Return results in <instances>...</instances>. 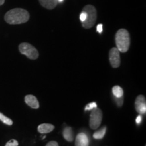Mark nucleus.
<instances>
[{"instance_id": "nucleus-7", "label": "nucleus", "mask_w": 146, "mask_h": 146, "mask_svg": "<svg viewBox=\"0 0 146 146\" xmlns=\"http://www.w3.org/2000/svg\"><path fill=\"white\" fill-rule=\"evenodd\" d=\"M135 107L136 111L139 114H145L146 113V100L145 97L139 95L137 97L135 102Z\"/></svg>"}, {"instance_id": "nucleus-20", "label": "nucleus", "mask_w": 146, "mask_h": 146, "mask_svg": "<svg viewBox=\"0 0 146 146\" xmlns=\"http://www.w3.org/2000/svg\"><path fill=\"white\" fill-rule=\"evenodd\" d=\"M45 146H59V145H58V142L55 141H51L50 142H48Z\"/></svg>"}, {"instance_id": "nucleus-17", "label": "nucleus", "mask_w": 146, "mask_h": 146, "mask_svg": "<svg viewBox=\"0 0 146 146\" xmlns=\"http://www.w3.org/2000/svg\"><path fill=\"white\" fill-rule=\"evenodd\" d=\"M18 142L16 139H11L7 143L5 144V146H18Z\"/></svg>"}, {"instance_id": "nucleus-5", "label": "nucleus", "mask_w": 146, "mask_h": 146, "mask_svg": "<svg viewBox=\"0 0 146 146\" xmlns=\"http://www.w3.org/2000/svg\"><path fill=\"white\" fill-rule=\"evenodd\" d=\"M102 120V112L98 108L92 110L89 118V127L93 130H96L100 127Z\"/></svg>"}, {"instance_id": "nucleus-11", "label": "nucleus", "mask_w": 146, "mask_h": 146, "mask_svg": "<svg viewBox=\"0 0 146 146\" xmlns=\"http://www.w3.org/2000/svg\"><path fill=\"white\" fill-rule=\"evenodd\" d=\"M54 128L55 127L52 124H41V125H39V127H38V131L40 133H42V134H46V133L52 132L54 129Z\"/></svg>"}, {"instance_id": "nucleus-24", "label": "nucleus", "mask_w": 146, "mask_h": 146, "mask_svg": "<svg viewBox=\"0 0 146 146\" xmlns=\"http://www.w3.org/2000/svg\"><path fill=\"white\" fill-rule=\"evenodd\" d=\"M45 137H46V136H43V138H42V139H44L45 138Z\"/></svg>"}, {"instance_id": "nucleus-3", "label": "nucleus", "mask_w": 146, "mask_h": 146, "mask_svg": "<svg viewBox=\"0 0 146 146\" xmlns=\"http://www.w3.org/2000/svg\"><path fill=\"white\" fill-rule=\"evenodd\" d=\"M86 13V19L82 23V26L85 29H91L94 26L97 19V11L94 5H87L83 8Z\"/></svg>"}, {"instance_id": "nucleus-10", "label": "nucleus", "mask_w": 146, "mask_h": 146, "mask_svg": "<svg viewBox=\"0 0 146 146\" xmlns=\"http://www.w3.org/2000/svg\"><path fill=\"white\" fill-rule=\"evenodd\" d=\"M39 1L43 8L48 10H52L56 8L58 2V0H39Z\"/></svg>"}, {"instance_id": "nucleus-4", "label": "nucleus", "mask_w": 146, "mask_h": 146, "mask_svg": "<svg viewBox=\"0 0 146 146\" xmlns=\"http://www.w3.org/2000/svg\"><path fill=\"white\" fill-rule=\"evenodd\" d=\"M20 52L31 60H36L39 57V52L35 47L28 43H22L18 47Z\"/></svg>"}, {"instance_id": "nucleus-19", "label": "nucleus", "mask_w": 146, "mask_h": 146, "mask_svg": "<svg viewBox=\"0 0 146 146\" xmlns=\"http://www.w3.org/2000/svg\"><path fill=\"white\" fill-rule=\"evenodd\" d=\"M85 19H86V13L82 11L81 14H80V21H81V23H83L85 21Z\"/></svg>"}, {"instance_id": "nucleus-15", "label": "nucleus", "mask_w": 146, "mask_h": 146, "mask_svg": "<svg viewBox=\"0 0 146 146\" xmlns=\"http://www.w3.org/2000/svg\"><path fill=\"white\" fill-rule=\"evenodd\" d=\"M0 120H1L2 123H3L7 125L10 126L13 124V122H12V120H11L10 118H8L7 116H5V115H3L2 113L1 112H0Z\"/></svg>"}, {"instance_id": "nucleus-16", "label": "nucleus", "mask_w": 146, "mask_h": 146, "mask_svg": "<svg viewBox=\"0 0 146 146\" xmlns=\"http://www.w3.org/2000/svg\"><path fill=\"white\" fill-rule=\"evenodd\" d=\"M97 107V104L96 102H91V103H89L87 104L85 108V110L87 111V110H91Z\"/></svg>"}, {"instance_id": "nucleus-23", "label": "nucleus", "mask_w": 146, "mask_h": 146, "mask_svg": "<svg viewBox=\"0 0 146 146\" xmlns=\"http://www.w3.org/2000/svg\"><path fill=\"white\" fill-rule=\"evenodd\" d=\"M5 2V0H0V5H3Z\"/></svg>"}, {"instance_id": "nucleus-21", "label": "nucleus", "mask_w": 146, "mask_h": 146, "mask_svg": "<svg viewBox=\"0 0 146 146\" xmlns=\"http://www.w3.org/2000/svg\"><path fill=\"white\" fill-rule=\"evenodd\" d=\"M102 31H103V25L102 24H99L97 26V31L99 33H102Z\"/></svg>"}, {"instance_id": "nucleus-14", "label": "nucleus", "mask_w": 146, "mask_h": 146, "mask_svg": "<svg viewBox=\"0 0 146 146\" xmlns=\"http://www.w3.org/2000/svg\"><path fill=\"white\" fill-rule=\"evenodd\" d=\"M112 94L116 98H121L123 96V89L120 86L116 85V86L113 87Z\"/></svg>"}, {"instance_id": "nucleus-13", "label": "nucleus", "mask_w": 146, "mask_h": 146, "mask_svg": "<svg viewBox=\"0 0 146 146\" xmlns=\"http://www.w3.org/2000/svg\"><path fill=\"white\" fill-rule=\"evenodd\" d=\"M106 132V127H102L100 130L95 132L94 133V135H93V137H94V138L96 139H103L104 137Z\"/></svg>"}, {"instance_id": "nucleus-12", "label": "nucleus", "mask_w": 146, "mask_h": 146, "mask_svg": "<svg viewBox=\"0 0 146 146\" xmlns=\"http://www.w3.org/2000/svg\"><path fill=\"white\" fill-rule=\"evenodd\" d=\"M62 135L64 138L69 142H72L74 139V133H73L72 129L70 127H66L64 129Z\"/></svg>"}, {"instance_id": "nucleus-22", "label": "nucleus", "mask_w": 146, "mask_h": 146, "mask_svg": "<svg viewBox=\"0 0 146 146\" xmlns=\"http://www.w3.org/2000/svg\"><path fill=\"white\" fill-rule=\"evenodd\" d=\"M141 121H142V117H141V114H140V115H139V116L136 118V123L137 124V125H139V124L141 123Z\"/></svg>"}, {"instance_id": "nucleus-9", "label": "nucleus", "mask_w": 146, "mask_h": 146, "mask_svg": "<svg viewBox=\"0 0 146 146\" xmlns=\"http://www.w3.org/2000/svg\"><path fill=\"white\" fill-rule=\"evenodd\" d=\"M25 101L29 106L33 109H37L39 108V103L35 96L33 95H27L25 96Z\"/></svg>"}, {"instance_id": "nucleus-2", "label": "nucleus", "mask_w": 146, "mask_h": 146, "mask_svg": "<svg viewBox=\"0 0 146 146\" xmlns=\"http://www.w3.org/2000/svg\"><path fill=\"white\" fill-rule=\"evenodd\" d=\"M115 42L116 48L120 52H127L131 44V37L129 31L125 29H119L116 33Z\"/></svg>"}, {"instance_id": "nucleus-8", "label": "nucleus", "mask_w": 146, "mask_h": 146, "mask_svg": "<svg viewBox=\"0 0 146 146\" xmlns=\"http://www.w3.org/2000/svg\"><path fill=\"white\" fill-rule=\"evenodd\" d=\"M89 138L85 133H80L76 135L75 146H89Z\"/></svg>"}, {"instance_id": "nucleus-6", "label": "nucleus", "mask_w": 146, "mask_h": 146, "mask_svg": "<svg viewBox=\"0 0 146 146\" xmlns=\"http://www.w3.org/2000/svg\"><path fill=\"white\" fill-rule=\"evenodd\" d=\"M110 63L113 68H118L120 65V52L116 47H113L109 52Z\"/></svg>"}, {"instance_id": "nucleus-1", "label": "nucleus", "mask_w": 146, "mask_h": 146, "mask_svg": "<svg viewBox=\"0 0 146 146\" xmlns=\"http://www.w3.org/2000/svg\"><path fill=\"white\" fill-rule=\"evenodd\" d=\"M30 15L29 12L23 8H14L9 10L5 14L4 19L10 25H20L27 23Z\"/></svg>"}, {"instance_id": "nucleus-18", "label": "nucleus", "mask_w": 146, "mask_h": 146, "mask_svg": "<svg viewBox=\"0 0 146 146\" xmlns=\"http://www.w3.org/2000/svg\"><path fill=\"white\" fill-rule=\"evenodd\" d=\"M114 98L118 106H122L123 104V96L121 97V98H116V97H114Z\"/></svg>"}]
</instances>
